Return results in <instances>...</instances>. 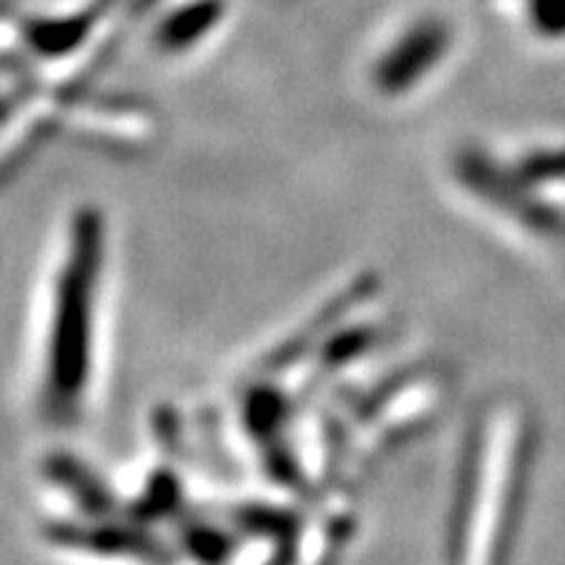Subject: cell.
I'll list each match as a JSON object with an SVG mask.
<instances>
[{
	"mask_svg": "<svg viewBox=\"0 0 565 565\" xmlns=\"http://www.w3.org/2000/svg\"><path fill=\"white\" fill-rule=\"evenodd\" d=\"M73 266L64 275L58 295V315H55L53 335V402L61 407L78 398L84 384V366H87V332H89V298H93V280L98 266V225L87 220L75 231Z\"/></svg>",
	"mask_w": 565,
	"mask_h": 565,
	"instance_id": "obj_1",
	"label": "cell"
},
{
	"mask_svg": "<svg viewBox=\"0 0 565 565\" xmlns=\"http://www.w3.org/2000/svg\"><path fill=\"white\" fill-rule=\"evenodd\" d=\"M447 50V30L436 21L418 23L416 30H409L407 35L398 41L387 53V58L379 64V87L384 93H404L413 84H418L427 75L433 64H439L441 55Z\"/></svg>",
	"mask_w": 565,
	"mask_h": 565,
	"instance_id": "obj_2",
	"label": "cell"
},
{
	"mask_svg": "<svg viewBox=\"0 0 565 565\" xmlns=\"http://www.w3.org/2000/svg\"><path fill=\"white\" fill-rule=\"evenodd\" d=\"M220 15H223L220 0H196L191 7L177 9V12L162 23V30H159V44H162L164 50H171V53H179V50L196 44L202 35H209L211 26L220 21Z\"/></svg>",
	"mask_w": 565,
	"mask_h": 565,
	"instance_id": "obj_3",
	"label": "cell"
},
{
	"mask_svg": "<svg viewBox=\"0 0 565 565\" xmlns=\"http://www.w3.org/2000/svg\"><path fill=\"white\" fill-rule=\"evenodd\" d=\"M531 23L548 38L565 35V0H531Z\"/></svg>",
	"mask_w": 565,
	"mask_h": 565,
	"instance_id": "obj_4",
	"label": "cell"
}]
</instances>
